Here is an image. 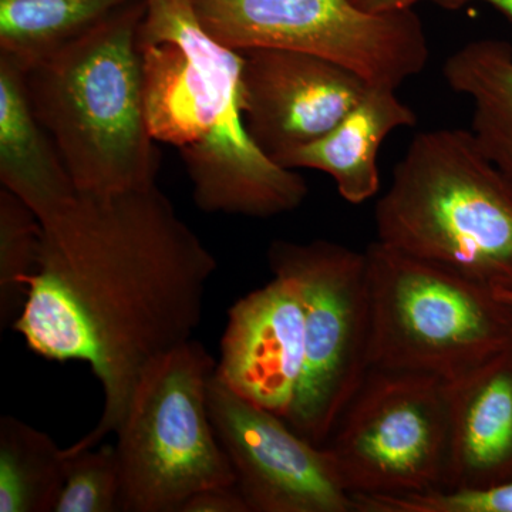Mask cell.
<instances>
[{
	"mask_svg": "<svg viewBox=\"0 0 512 512\" xmlns=\"http://www.w3.org/2000/svg\"><path fill=\"white\" fill-rule=\"evenodd\" d=\"M40 222L39 262L22 279L13 329L36 355L87 363L99 379V423L64 448L77 453L116 433L150 367L192 340L217 261L157 184L77 192Z\"/></svg>",
	"mask_w": 512,
	"mask_h": 512,
	"instance_id": "cell-1",
	"label": "cell"
},
{
	"mask_svg": "<svg viewBox=\"0 0 512 512\" xmlns=\"http://www.w3.org/2000/svg\"><path fill=\"white\" fill-rule=\"evenodd\" d=\"M138 45L151 136L178 148L201 211L271 218L301 207L305 178L249 134L244 56L202 28L192 0H146Z\"/></svg>",
	"mask_w": 512,
	"mask_h": 512,
	"instance_id": "cell-2",
	"label": "cell"
},
{
	"mask_svg": "<svg viewBox=\"0 0 512 512\" xmlns=\"http://www.w3.org/2000/svg\"><path fill=\"white\" fill-rule=\"evenodd\" d=\"M144 15L146 0L130 3L23 70L30 106L82 194L156 185L160 153L138 45Z\"/></svg>",
	"mask_w": 512,
	"mask_h": 512,
	"instance_id": "cell-3",
	"label": "cell"
},
{
	"mask_svg": "<svg viewBox=\"0 0 512 512\" xmlns=\"http://www.w3.org/2000/svg\"><path fill=\"white\" fill-rule=\"evenodd\" d=\"M375 220L387 247L512 291V183L471 130L416 134Z\"/></svg>",
	"mask_w": 512,
	"mask_h": 512,
	"instance_id": "cell-4",
	"label": "cell"
},
{
	"mask_svg": "<svg viewBox=\"0 0 512 512\" xmlns=\"http://www.w3.org/2000/svg\"><path fill=\"white\" fill-rule=\"evenodd\" d=\"M365 254L370 367L453 382L512 349V306L495 289L379 241Z\"/></svg>",
	"mask_w": 512,
	"mask_h": 512,
	"instance_id": "cell-5",
	"label": "cell"
},
{
	"mask_svg": "<svg viewBox=\"0 0 512 512\" xmlns=\"http://www.w3.org/2000/svg\"><path fill=\"white\" fill-rule=\"evenodd\" d=\"M215 370L217 362L192 339L141 379L116 431L120 511L181 512L205 488L237 484L208 410Z\"/></svg>",
	"mask_w": 512,
	"mask_h": 512,
	"instance_id": "cell-6",
	"label": "cell"
},
{
	"mask_svg": "<svg viewBox=\"0 0 512 512\" xmlns=\"http://www.w3.org/2000/svg\"><path fill=\"white\" fill-rule=\"evenodd\" d=\"M202 28L237 52L322 57L369 86L397 90L426 69L429 39L413 8L369 12L352 0H192Z\"/></svg>",
	"mask_w": 512,
	"mask_h": 512,
	"instance_id": "cell-7",
	"label": "cell"
},
{
	"mask_svg": "<svg viewBox=\"0 0 512 512\" xmlns=\"http://www.w3.org/2000/svg\"><path fill=\"white\" fill-rule=\"evenodd\" d=\"M272 274L292 276L305 309V356L289 426L325 446L370 369V293L365 252L336 242L275 241Z\"/></svg>",
	"mask_w": 512,
	"mask_h": 512,
	"instance_id": "cell-8",
	"label": "cell"
},
{
	"mask_svg": "<svg viewBox=\"0 0 512 512\" xmlns=\"http://www.w3.org/2000/svg\"><path fill=\"white\" fill-rule=\"evenodd\" d=\"M450 443V382L370 367L325 447L350 494L440 490Z\"/></svg>",
	"mask_w": 512,
	"mask_h": 512,
	"instance_id": "cell-9",
	"label": "cell"
},
{
	"mask_svg": "<svg viewBox=\"0 0 512 512\" xmlns=\"http://www.w3.org/2000/svg\"><path fill=\"white\" fill-rule=\"evenodd\" d=\"M212 426L251 512H355L332 454L278 414L235 393L215 370Z\"/></svg>",
	"mask_w": 512,
	"mask_h": 512,
	"instance_id": "cell-10",
	"label": "cell"
},
{
	"mask_svg": "<svg viewBox=\"0 0 512 512\" xmlns=\"http://www.w3.org/2000/svg\"><path fill=\"white\" fill-rule=\"evenodd\" d=\"M241 53L245 123L274 161L329 133L369 89L362 77L322 57L279 49Z\"/></svg>",
	"mask_w": 512,
	"mask_h": 512,
	"instance_id": "cell-11",
	"label": "cell"
},
{
	"mask_svg": "<svg viewBox=\"0 0 512 512\" xmlns=\"http://www.w3.org/2000/svg\"><path fill=\"white\" fill-rule=\"evenodd\" d=\"M217 375L248 402L286 417L303 372L305 309L292 276L274 279L228 312Z\"/></svg>",
	"mask_w": 512,
	"mask_h": 512,
	"instance_id": "cell-12",
	"label": "cell"
},
{
	"mask_svg": "<svg viewBox=\"0 0 512 512\" xmlns=\"http://www.w3.org/2000/svg\"><path fill=\"white\" fill-rule=\"evenodd\" d=\"M512 481V349L450 382L444 488Z\"/></svg>",
	"mask_w": 512,
	"mask_h": 512,
	"instance_id": "cell-13",
	"label": "cell"
},
{
	"mask_svg": "<svg viewBox=\"0 0 512 512\" xmlns=\"http://www.w3.org/2000/svg\"><path fill=\"white\" fill-rule=\"evenodd\" d=\"M417 121L416 113L397 97L396 90L369 86L362 100L329 133L275 163L288 170L328 174L343 200L363 204L380 190V147L393 131L416 126Z\"/></svg>",
	"mask_w": 512,
	"mask_h": 512,
	"instance_id": "cell-14",
	"label": "cell"
},
{
	"mask_svg": "<svg viewBox=\"0 0 512 512\" xmlns=\"http://www.w3.org/2000/svg\"><path fill=\"white\" fill-rule=\"evenodd\" d=\"M0 181L40 221L77 194L55 141L30 106L25 72L5 55H0Z\"/></svg>",
	"mask_w": 512,
	"mask_h": 512,
	"instance_id": "cell-15",
	"label": "cell"
},
{
	"mask_svg": "<svg viewBox=\"0 0 512 512\" xmlns=\"http://www.w3.org/2000/svg\"><path fill=\"white\" fill-rule=\"evenodd\" d=\"M443 74L450 89L470 100L471 133L512 183V46L474 40L448 57Z\"/></svg>",
	"mask_w": 512,
	"mask_h": 512,
	"instance_id": "cell-16",
	"label": "cell"
},
{
	"mask_svg": "<svg viewBox=\"0 0 512 512\" xmlns=\"http://www.w3.org/2000/svg\"><path fill=\"white\" fill-rule=\"evenodd\" d=\"M138 0H0V55L23 70Z\"/></svg>",
	"mask_w": 512,
	"mask_h": 512,
	"instance_id": "cell-17",
	"label": "cell"
},
{
	"mask_svg": "<svg viewBox=\"0 0 512 512\" xmlns=\"http://www.w3.org/2000/svg\"><path fill=\"white\" fill-rule=\"evenodd\" d=\"M66 458L43 431L0 419V512H55Z\"/></svg>",
	"mask_w": 512,
	"mask_h": 512,
	"instance_id": "cell-18",
	"label": "cell"
},
{
	"mask_svg": "<svg viewBox=\"0 0 512 512\" xmlns=\"http://www.w3.org/2000/svg\"><path fill=\"white\" fill-rule=\"evenodd\" d=\"M42 222L29 205L0 190V322L13 325L25 305L22 279L36 271Z\"/></svg>",
	"mask_w": 512,
	"mask_h": 512,
	"instance_id": "cell-19",
	"label": "cell"
},
{
	"mask_svg": "<svg viewBox=\"0 0 512 512\" xmlns=\"http://www.w3.org/2000/svg\"><path fill=\"white\" fill-rule=\"evenodd\" d=\"M97 447V446H96ZM64 484L55 512L120 511L121 471L116 446L66 453Z\"/></svg>",
	"mask_w": 512,
	"mask_h": 512,
	"instance_id": "cell-20",
	"label": "cell"
},
{
	"mask_svg": "<svg viewBox=\"0 0 512 512\" xmlns=\"http://www.w3.org/2000/svg\"><path fill=\"white\" fill-rule=\"evenodd\" d=\"M352 497L355 512H512V481L488 487Z\"/></svg>",
	"mask_w": 512,
	"mask_h": 512,
	"instance_id": "cell-21",
	"label": "cell"
},
{
	"mask_svg": "<svg viewBox=\"0 0 512 512\" xmlns=\"http://www.w3.org/2000/svg\"><path fill=\"white\" fill-rule=\"evenodd\" d=\"M181 512H251L238 485L205 488L192 495Z\"/></svg>",
	"mask_w": 512,
	"mask_h": 512,
	"instance_id": "cell-22",
	"label": "cell"
},
{
	"mask_svg": "<svg viewBox=\"0 0 512 512\" xmlns=\"http://www.w3.org/2000/svg\"><path fill=\"white\" fill-rule=\"evenodd\" d=\"M420 2L434 3V5L447 9L461 8V6L467 5V3H485V5L491 6V8L503 13L512 22V0H407L406 6L407 8H413L414 5Z\"/></svg>",
	"mask_w": 512,
	"mask_h": 512,
	"instance_id": "cell-23",
	"label": "cell"
},
{
	"mask_svg": "<svg viewBox=\"0 0 512 512\" xmlns=\"http://www.w3.org/2000/svg\"><path fill=\"white\" fill-rule=\"evenodd\" d=\"M352 2L369 12H389V10L407 8V0H352Z\"/></svg>",
	"mask_w": 512,
	"mask_h": 512,
	"instance_id": "cell-24",
	"label": "cell"
},
{
	"mask_svg": "<svg viewBox=\"0 0 512 512\" xmlns=\"http://www.w3.org/2000/svg\"><path fill=\"white\" fill-rule=\"evenodd\" d=\"M498 296H500L503 301L510 303L512 306V291L511 289H497Z\"/></svg>",
	"mask_w": 512,
	"mask_h": 512,
	"instance_id": "cell-25",
	"label": "cell"
}]
</instances>
